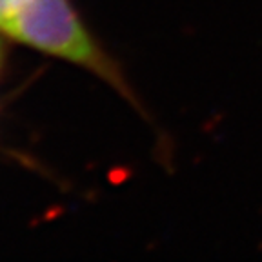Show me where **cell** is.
<instances>
[{
    "instance_id": "obj_1",
    "label": "cell",
    "mask_w": 262,
    "mask_h": 262,
    "mask_svg": "<svg viewBox=\"0 0 262 262\" xmlns=\"http://www.w3.org/2000/svg\"><path fill=\"white\" fill-rule=\"evenodd\" d=\"M0 33L18 44L86 70L147 119L146 107L122 66L95 38L70 0H26L0 18Z\"/></svg>"
},
{
    "instance_id": "obj_2",
    "label": "cell",
    "mask_w": 262,
    "mask_h": 262,
    "mask_svg": "<svg viewBox=\"0 0 262 262\" xmlns=\"http://www.w3.org/2000/svg\"><path fill=\"white\" fill-rule=\"evenodd\" d=\"M26 2V0H0V18H4L8 13H11L15 8Z\"/></svg>"
},
{
    "instance_id": "obj_3",
    "label": "cell",
    "mask_w": 262,
    "mask_h": 262,
    "mask_svg": "<svg viewBox=\"0 0 262 262\" xmlns=\"http://www.w3.org/2000/svg\"><path fill=\"white\" fill-rule=\"evenodd\" d=\"M0 62H2V46H0Z\"/></svg>"
}]
</instances>
